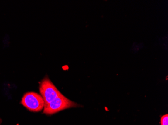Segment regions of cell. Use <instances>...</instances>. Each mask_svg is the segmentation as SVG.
Listing matches in <instances>:
<instances>
[{
    "label": "cell",
    "instance_id": "obj_2",
    "mask_svg": "<svg viewBox=\"0 0 168 125\" xmlns=\"http://www.w3.org/2000/svg\"><path fill=\"white\" fill-rule=\"evenodd\" d=\"M39 90L44 100V107L46 106L61 94L48 77L42 80L40 85Z\"/></svg>",
    "mask_w": 168,
    "mask_h": 125
},
{
    "label": "cell",
    "instance_id": "obj_1",
    "mask_svg": "<svg viewBox=\"0 0 168 125\" xmlns=\"http://www.w3.org/2000/svg\"><path fill=\"white\" fill-rule=\"evenodd\" d=\"M79 106L80 105L77 103L67 99L61 93L54 100L44 107L43 113L46 115H53L60 111Z\"/></svg>",
    "mask_w": 168,
    "mask_h": 125
},
{
    "label": "cell",
    "instance_id": "obj_4",
    "mask_svg": "<svg viewBox=\"0 0 168 125\" xmlns=\"http://www.w3.org/2000/svg\"><path fill=\"white\" fill-rule=\"evenodd\" d=\"M161 125H168V114H166L161 117Z\"/></svg>",
    "mask_w": 168,
    "mask_h": 125
},
{
    "label": "cell",
    "instance_id": "obj_3",
    "mask_svg": "<svg viewBox=\"0 0 168 125\" xmlns=\"http://www.w3.org/2000/svg\"><path fill=\"white\" fill-rule=\"evenodd\" d=\"M21 104L32 112H39L44 108V102L40 95L34 92H28L22 97Z\"/></svg>",
    "mask_w": 168,
    "mask_h": 125
}]
</instances>
